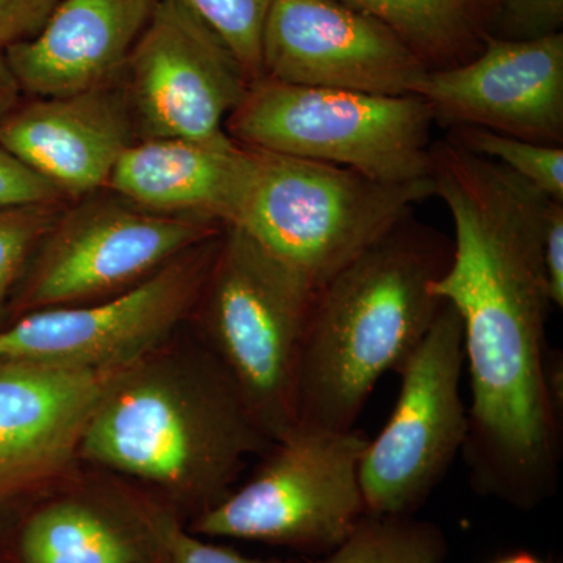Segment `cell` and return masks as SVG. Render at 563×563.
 <instances>
[{
	"label": "cell",
	"mask_w": 563,
	"mask_h": 563,
	"mask_svg": "<svg viewBox=\"0 0 563 563\" xmlns=\"http://www.w3.org/2000/svg\"><path fill=\"white\" fill-rule=\"evenodd\" d=\"M431 181L454 222L453 254L431 291L462 322L472 388L462 453L477 490L533 509L558 488L561 466L540 247L553 198L451 139L432 144Z\"/></svg>",
	"instance_id": "obj_1"
},
{
	"label": "cell",
	"mask_w": 563,
	"mask_h": 563,
	"mask_svg": "<svg viewBox=\"0 0 563 563\" xmlns=\"http://www.w3.org/2000/svg\"><path fill=\"white\" fill-rule=\"evenodd\" d=\"M177 335L122 368L81 437L80 465L146 492L185 523L233 490L273 442L201 340Z\"/></svg>",
	"instance_id": "obj_2"
},
{
	"label": "cell",
	"mask_w": 563,
	"mask_h": 563,
	"mask_svg": "<svg viewBox=\"0 0 563 563\" xmlns=\"http://www.w3.org/2000/svg\"><path fill=\"white\" fill-rule=\"evenodd\" d=\"M453 243L399 222L314 295L299 358L298 424L352 429L385 374H399L442 309L432 282Z\"/></svg>",
	"instance_id": "obj_3"
},
{
	"label": "cell",
	"mask_w": 563,
	"mask_h": 563,
	"mask_svg": "<svg viewBox=\"0 0 563 563\" xmlns=\"http://www.w3.org/2000/svg\"><path fill=\"white\" fill-rule=\"evenodd\" d=\"M247 150L240 229L314 292L433 196L431 179L387 184L306 158Z\"/></svg>",
	"instance_id": "obj_4"
},
{
	"label": "cell",
	"mask_w": 563,
	"mask_h": 563,
	"mask_svg": "<svg viewBox=\"0 0 563 563\" xmlns=\"http://www.w3.org/2000/svg\"><path fill=\"white\" fill-rule=\"evenodd\" d=\"M224 229L195 309L199 340L274 443L298 424L299 358L317 292L246 233Z\"/></svg>",
	"instance_id": "obj_5"
},
{
	"label": "cell",
	"mask_w": 563,
	"mask_h": 563,
	"mask_svg": "<svg viewBox=\"0 0 563 563\" xmlns=\"http://www.w3.org/2000/svg\"><path fill=\"white\" fill-rule=\"evenodd\" d=\"M431 106L418 96L254 81L225 122L240 146L352 169L387 184L431 179Z\"/></svg>",
	"instance_id": "obj_6"
},
{
	"label": "cell",
	"mask_w": 563,
	"mask_h": 563,
	"mask_svg": "<svg viewBox=\"0 0 563 563\" xmlns=\"http://www.w3.org/2000/svg\"><path fill=\"white\" fill-rule=\"evenodd\" d=\"M368 437L357 429L296 426L268 448L242 487L188 521L203 539H235L328 554L366 515L361 462Z\"/></svg>",
	"instance_id": "obj_7"
},
{
	"label": "cell",
	"mask_w": 563,
	"mask_h": 563,
	"mask_svg": "<svg viewBox=\"0 0 563 563\" xmlns=\"http://www.w3.org/2000/svg\"><path fill=\"white\" fill-rule=\"evenodd\" d=\"M221 228L199 218L154 213L117 195L84 202L58 214L41 240L5 317L13 321L36 310L113 298L220 235Z\"/></svg>",
	"instance_id": "obj_8"
},
{
	"label": "cell",
	"mask_w": 563,
	"mask_h": 563,
	"mask_svg": "<svg viewBox=\"0 0 563 563\" xmlns=\"http://www.w3.org/2000/svg\"><path fill=\"white\" fill-rule=\"evenodd\" d=\"M462 322L443 302L431 329L402 366L401 390L387 424L361 462L366 515L407 517L446 476L468 435L462 398Z\"/></svg>",
	"instance_id": "obj_9"
},
{
	"label": "cell",
	"mask_w": 563,
	"mask_h": 563,
	"mask_svg": "<svg viewBox=\"0 0 563 563\" xmlns=\"http://www.w3.org/2000/svg\"><path fill=\"white\" fill-rule=\"evenodd\" d=\"M221 233L131 290L84 306L36 310L0 325V358L87 369L125 368L173 340L198 306Z\"/></svg>",
	"instance_id": "obj_10"
},
{
	"label": "cell",
	"mask_w": 563,
	"mask_h": 563,
	"mask_svg": "<svg viewBox=\"0 0 563 563\" xmlns=\"http://www.w3.org/2000/svg\"><path fill=\"white\" fill-rule=\"evenodd\" d=\"M122 73L144 139L232 141L225 122L250 81L218 33L179 0L157 3Z\"/></svg>",
	"instance_id": "obj_11"
},
{
	"label": "cell",
	"mask_w": 563,
	"mask_h": 563,
	"mask_svg": "<svg viewBox=\"0 0 563 563\" xmlns=\"http://www.w3.org/2000/svg\"><path fill=\"white\" fill-rule=\"evenodd\" d=\"M121 369L0 358V531L80 468L85 428Z\"/></svg>",
	"instance_id": "obj_12"
},
{
	"label": "cell",
	"mask_w": 563,
	"mask_h": 563,
	"mask_svg": "<svg viewBox=\"0 0 563 563\" xmlns=\"http://www.w3.org/2000/svg\"><path fill=\"white\" fill-rule=\"evenodd\" d=\"M263 77L302 87L415 96L424 65L383 22L342 0H273Z\"/></svg>",
	"instance_id": "obj_13"
},
{
	"label": "cell",
	"mask_w": 563,
	"mask_h": 563,
	"mask_svg": "<svg viewBox=\"0 0 563 563\" xmlns=\"http://www.w3.org/2000/svg\"><path fill=\"white\" fill-rule=\"evenodd\" d=\"M415 96L435 121L532 143H563V35L533 41L488 36L483 52L453 68L426 70Z\"/></svg>",
	"instance_id": "obj_14"
},
{
	"label": "cell",
	"mask_w": 563,
	"mask_h": 563,
	"mask_svg": "<svg viewBox=\"0 0 563 563\" xmlns=\"http://www.w3.org/2000/svg\"><path fill=\"white\" fill-rule=\"evenodd\" d=\"M0 563H163L140 488L81 465L0 531Z\"/></svg>",
	"instance_id": "obj_15"
},
{
	"label": "cell",
	"mask_w": 563,
	"mask_h": 563,
	"mask_svg": "<svg viewBox=\"0 0 563 563\" xmlns=\"http://www.w3.org/2000/svg\"><path fill=\"white\" fill-rule=\"evenodd\" d=\"M110 85L18 103L0 121V146L65 198L92 195L132 144L129 103Z\"/></svg>",
	"instance_id": "obj_16"
},
{
	"label": "cell",
	"mask_w": 563,
	"mask_h": 563,
	"mask_svg": "<svg viewBox=\"0 0 563 563\" xmlns=\"http://www.w3.org/2000/svg\"><path fill=\"white\" fill-rule=\"evenodd\" d=\"M161 0H60L33 38L3 52L22 92L74 95L113 84Z\"/></svg>",
	"instance_id": "obj_17"
},
{
	"label": "cell",
	"mask_w": 563,
	"mask_h": 563,
	"mask_svg": "<svg viewBox=\"0 0 563 563\" xmlns=\"http://www.w3.org/2000/svg\"><path fill=\"white\" fill-rule=\"evenodd\" d=\"M246 169L247 150L233 140L217 144L144 139L122 152L107 187L141 209L225 228L235 213Z\"/></svg>",
	"instance_id": "obj_18"
},
{
	"label": "cell",
	"mask_w": 563,
	"mask_h": 563,
	"mask_svg": "<svg viewBox=\"0 0 563 563\" xmlns=\"http://www.w3.org/2000/svg\"><path fill=\"white\" fill-rule=\"evenodd\" d=\"M383 22L428 70L473 60L490 36L498 0H342Z\"/></svg>",
	"instance_id": "obj_19"
},
{
	"label": "cell",
	"mask_w": 563,
	"mask_h": 563,
	"mask_svg": "<svg viewBox=\"0 0 563 563\" xmlns=\"http://www.w3.org/2000/svg\"><path fill=\"white\" fill-rule=\"evenodd\" d=\"M443 533L407 517L365 515L331 553L309 563H446Z\"/></svg>",
	"instance_id": "obj_20"
},
{
	"label": "cell",
	"mask_w": 563,
	"mask_h": 563,
	"mask_svg": "<svg viewBox=\"0 0 563 563\" xmlns=\"http://www.w3.org/2000/svg\"><path fill=\"white\" fill-rule=\"evenodd\" d=\"M462 147L498 163L514 176L563 202V147L532 143L479 128H453L450 136Z\"/></svg>",
	"instance_id": "obj_21"
},
{
	"label": "cell",
	"mask_w": 563,
	"mask_h": 563,
	"mask_svg": "<svg viewBox=\"0 0 563 563\" xmlns=\"http://www.w3.org/2000/svg\"><path fill=\"white\" fill-rule=\"evenodd\" d=\"M231 49L251 84L263 79L262 35L273 0H179Z\"/></svg>",
	"instance_id": "obj_22"
},
{
	"label": "cell",
	"mask_w": 563,
	"mask_h": 563,
	"mask_svg": "<svg viewBox=\"0 0 563 563\" xmlns=\"http://www.w3.org/2000/svg\"><path fill=\"white\" fill-rule=\"evenodd\" d=\"M58 214V203L0 207V325L25 266Z\"/></svg>",
	"instance_id": "obj_23"
},
{
	"label": "cell",
	"mask_w": 563,
	"mask_h": 563,
	"mask_svg": "<svg viewBox=\"0 0 563 563\" xmlns=\"http://www.w3.org/2000/svg\"><path fill=\"white\" fill-rule=\"evenodd\" d=\"M141 496L152 531L161 544L163 563H309L292 559L250 558L232 548L210 542L190 532L179 515L165 504L143 490Z\"/></svg>",
	"instance_id": "obj_24"
},
{
	"label": "cell",
	"mask_w": 563,
	"mask_h": 563,
	"mask_svg": "<svg viewBox=\"0 0 563 563\" xmlns=\"http://www.w3.org/2000/svg\"><path fill=\"white\" fill-rule=\"evenodd\" d=\"M563 0H498L492 38L533 41L562 33Z\"/></svg>",
	"instance_id": "obj_25"
},
{
	"label": "cell",
	"mask_w": 563,
	"mask_h": 563,
	"mask_svg": "<svg viewBox=\"0 0 563 563\" xmlns=\"http://www.w3.org/2000/svg\"><path fill=\"white\" fill-rule=\"evenodd\" d=\"M65 199L54 185L0 146V207L51 206Z\"/></svg>",
	"instance_id": "obj_26"
},
{
	"label": "cell",
	"mask_w": 563,
	"mask_h": 563,
	"mask_svg": "<svg viewBox=\"0 0 563 563\" xmlns=\"http://www.w3.org/2000/svg\"><path fill=\"white\" fill-rule=\"evenodd\" d=\"M60 0H0V52L33 38Z\"/></svg>",
	"instance_id": "obj_27"
},
{
	"label": "cell",
	"mask_w": 563,
	"mask_h": 563,
	"mask_svg": "<svg viewBox=\"0 0 563 563\" xmlns=\"http://www.w3.org/2000/svg\"><path fill=\"white\" fill-rule=\"evenodd\" d=\"M540 247L551 303L563 306V202L550 199L544 207Z\"/></svg>",
	"instance_id": "obj_28"
},
{
	"label": "cell",
	"mask_w": 563,
	"mask_h": 563,
	"mask_svg": "<svg viewBox=\"0 0 563 563\" xmlns=\"http://www.w3.org/2000/svg\"><path fill=\"white\" fill-rule=\"evenodd\" d=\"M20 84L11 70L5 54L0 52V121L20 103Z\"/></svg>",
	"instance_id": "obj_29"
},
{
	"label": "cell",
	"mask_w": 563,
	"mask_h": 563,
	"mask_svg": "<svg viewBox=\"0 0 563 563\" xmlns=\"http://www.w3.org/2000/svg\"><path fill=\"white\" fill-rule=\"evenodd\" d=\"M493 563H547L542 559L537 558L536 554L528 553V551H517V553H510L504 555Z\"/></svg>",
	"instance_id": "obj_30"
}]
</instances>
